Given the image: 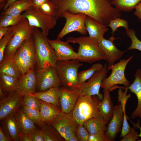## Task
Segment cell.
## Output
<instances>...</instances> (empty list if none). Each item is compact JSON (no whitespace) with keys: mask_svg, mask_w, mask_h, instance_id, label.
<instances>
[{"mask_svg":"<svg viewBox=\"0 0 141 141\" xmlns=\"http://www.w3.org/2000/svg\"><path fill=\"white\" fill-rule=\"evenodd\" d=\"M38 92L46 90L51 88L61 86L55 67H50L37 69L36 72Z\"/></svg>","mask_w":141,"mask_h":141,"instance_id":"30bf717a","label":"cell"},{"mask_svg":"<svg viewBox=\"0 0 141 141\" xmlns=\"http://www.w3.org/2000/svg\"><path fill=\"white\" fill-rule=\"evenodd\" d=\"M66 41L79 44L77 60L80 62L92 64L101 60H107L106 56L99 48L98 41L95 39L89 36L69 37Z\"/></svg>","mask_w":141,"mask_h":141,"instance_id":"7a4b0ae2","label":"cell"},{"mask_svg":"<svg viewBox=\"0 0 141 141\" xmlns=\"http://www.w3.org/2000/svg\"><path fill=\"white\" fill-rule=\"evenodd\" d=\"M49 0L54 6L57 20L65 11L82 13L107 27L111 20L121 16V12L113 7L111 0Z\"/></svg>","mask_w":141,"mask_h":141,"instance_id":"6da1fadb","label":"cell"},{"mask_svg":"<svg viewBox=\"0 0 141 141\" xmlns=\"http://www.w3.org/2000/svg\"><path fill=\"white\" fill-rule=\"evenodd\" d=\"M141 0H111V4L121 11L130 12L135 8Z\"/></svg>","mask_w":141,"mask_h":141,"instance_id":"1f68e13d","label":"cell"},{"mask_svg":"<svg viewBox=\"0 0 141 141\" xmlns=\"http://www.w3.org/2000/svg\"><path fill=\"white\" fill-rule=\"evenodd\" d=\"M116 39L112 35L109 39H105L104 37L98 41L99 48L106 57L108 67L114 64L116 61L120 60L124 53L127 51H122L116 48L113 43Z\"/></svg>","mask_w":141,"mask_h":141,"instance_id":"5bb4252c","label":"cell"},{"mask_svg":"<svg viewBox=\"0 0 141 141\" xmlns=\"http://www.w3.org/2000/svg\"><path fill=\"white\" fill-rule=\"evenodd\" d=\"M18 0H8L3 10H6L8 7L13 2ZM31 1L32 0H31Z\"/></svg>","mask_w":141,"mask_h":141,"instance_id":"11a10c76","label":"cell"},{"mask_svg":"<svg viewBox=\"0 0 141 141\" xmlns=\"http://www.w3.org/2000/svg\"><path fill=\"white\" fill-rule=\"evenodd\" d=\"M60 94V87H56L51 88L42 92H36L32 94L38 99L52 104L61 108Z\"/></svg>","mask_w":141,"mask_h":141,"instance_id":"cb8c5ba5","label":"cell"},{"mask_svg":"<svg viewBox=\"0 0 141 141\" xmlns=\"http://www.w3.org/2000/svg\"><path fill=\"white\" fill-rule=\"evenodd\" d=\"M32 141H44L42 131L37 128L29 133Z\"/></svg>","mask_w":141,"mask_h":141,"instance_id":"f6af8a7d","label":"cell"},{"mask_svg":"<svg viewBox=\"0 0 141 141\" xmlns=\"http://www.w3.org/2000/svg\"><path fill=\"white\" fill-rule=\"evenodd\" d=\"M32 6L31 0H18L12 3L1 15H8L16 16L21 14Z\"/></svg>","mask_w":141,"mask_h":141,"instance_id":"83f0119b","label":"cell"},{"mask_svg":"<svg viewBox=\"0 0 141 141\" xmlns=\"http://www.w3.org/2000/svg\"><path fill=\"white\" fill-rule=\"evenodd\" d=\"M89 141H110L108 138L105 132L103 131L94 135H90Z\"/></svg>","mask_w":141,"mask_h":141,"instance_id":"bcb514c9","label":"cell"},{"mask_svg":"<svg viewBox=\"0 0 141 141\" xmlns=\"http://www.w3.org/2000/svg\"><path fill=\"white\" fill-rule=\"evenodd\" d=\"M4 93L1 89H0V101L5 98L6 96Z\"/></svg>","mask_w":141,"mask_h":141,"instance_id":"680465c9","label":"cell"},{"mask_svg":"<svg viewBox=\"0 0 141 141\" xmlns=\"http://www.w3.org/2000/svg\"><path fill=\"white\" fill-rule=\"evenodd\" d=\"M124 119V113L121 103L114 106L112 118L107 123L105 134L110 141L114 140L121 131Z\"/></svg>","mask_w":141,"mask_h":141,"instance_id":"e0dca14e","label":"cell"},{"mask_svg":"<svg viewBox=\"0 0 141 141\" xmlns=\"http://www.w3.org/2000/svg\"><path fill=\"white\" fill-rule=\"evenodd\" d=\"M20 46L31 68H34L36 63V51L32 35L30 38L25 40Z\"/></svg>","mask_w":141,"mask_h":141,"instance_id":"4316f807","label":"cell"},{"mask_svg":"<svg viewBox=\"0 0 141 141\" xmlns=\"http://www.w3.org/2000/svg\"><path fill=\"white\" fill-rule=\"evenodd\" d=\"M24 18L22 14L16 16L8 15H1L0 27H9L16 25Z\"/></svg>","mask_w":141,"mask_h":141,"instance_id":"836d02e7","label":"cell"},{"mask_svg":"<svg viewBox=\"0 0 141 141\" xmlns=\"http://www.w3.org/2000/svg\"><path fill=\"white\" fill-rule=\"evenodd\" d=\"M77 60L67 61H58L56 68L61 86L70 90L80 87L78 71L83 64Z\"/></svg>","mask_w":141,"mask_h":141,"instance_id":"5b68a950","label":"cell"},{"mask_svg":"<svg viewBox=\"0 0 141 141\" xmlns=\"http://www.w3.org/2000/svg\"><path fill=\"white\" fill-rule=\"evenodd\" d=\"M13 35V32L10 27V30L0 40V62L4 57L6 48Z\"/></svg>","mask_w":141,"mask_h":141,"instance_id":"f35d334b","label":"cell"},{"mask_svg":"<svg viewBox=\"0 0 141 141\" xmlns=\"http://www.w3.org/2000/svg\"><path fill=\"white\" fill-rule=\"evenodd\" d=\"M128 89L123 87L122 89L120 87L118 91V103H121L123 112H125L126 103L128 99L131 96V94H127Z\"/></svg>","mask_w":141,"mask_h":141,"instance_id":"60d3db41","label":"cell"},{"mask_svg":"<svg viewBox=\"0 0 141 141\" xmlns=\"http://www.w3.org/2000/svg\"><path fill=\"white\" fill-rule=\"evenodd\" d=\"M103 91V98L99 104L98 108L100 115L108 123L112 118L114 106L111 101L110 92L104 89Z\"/></svg>","mask_w":141,"mask_h":141,"instance_id":"7402d4cb","label":"cell"},{"mask_svg":"<svg viewBox=\"0 0 141 141\" xmlns=\"http://www.w3.org/2000/svg\"><path fill=\"white\" fill-rule=\"evenodd\" d=\"M103 65L99 63L93 64L89 69L80 71L78 73L79 81L81 84L89 79L97 71L101 69Z\"/></svg>","mask_w":141,"mask_h":141,"instance_id":"e575fe53","label":"cell"},{"mask_svg":"<svg viewBox=\"0 0 141 141\" xmlns=\"http://www.w3.org/2000/svg\"><path fill=\"white\" fill-rule=\"evenodd\" d=\"M24 18L31 26L40 28L43 35L47 37L49 30L56 25L57 19L43 12L39 8L32 6L24 11Z\"/></svg>","mask_w":141,"mask_h":141,"instance_id":"ba28073f","label":"cell"},{"mask_svg":"<svg viewBox=\"0 0 141 141\" xmlns=\"http://www.w3.org/2000/svg\"><path fill=\"white\" fill-rule=\"evenodd\" d=\"M85 24L89 37L97 41L104 38L105 33L109 29L97 21L87 16Z\"/></svg>","mask_w":141,"mask_h":141,"instance_id":"44dd1931","label":"cell"},{"mask_svg":"<svg viewBox=\"0 0 141 141\" xmlns=\"http://www.w3.org/2000/svg\"><path fill=\"white\" fill-rule=\"evenodd\" d=\"M127 36L131 40V44L128 50L137 49L141 51V41L137 37L136 32L131 29L129 28L126 31Z\"/></svg>","mask_w":141,"mask_h":141,"instance_id":"74e56055","label":"cell"},{"mask_svg":"<svg viewBox=\"0 0 141 141\" xmlns=\"http://www.w3.org/2000/svg\"><path fill=\"white\" fill-rule=\"evenodd\" d=\"M19 79L0 72V89L4 93L10 94L16 91Z\"/></svg>","mask_w":141,"mask_h":141,"instance_id":"f1b7e54d","label":"cell"},{"mask_svg":"<svg viewBox=\"0 0 141 141\" xmlns=\"http://www.w3.org/2000/svg\"><path fill=\"white\" fill-rule=\"evenodd\" d=\"M39 99L42 125H50L61 113V109L52 104Z\"/></svg>","mask_w":141,"mask_h":141,"instance_id":"d6986e66","label":"cell"},{"mask_svg":"<svg viewBox=\"0 0 141 141\" xmlns=\"http://www.w3.org/2000/svg\"><path fill=\"white\" fill-rule=\"evenodd\" d=\"M21 132L29 133L37 128L35 123L19 108L14 114Z\"/></svg>","mask_w":141,"mask_h":141,"instance_id":"d4e9b609","label":"cell"},{"mask_svg":"<svg viewBox=\"0 0 141 141\" xmlns=\"http://www.w3.org/2000/svg\"><path fill=\"white\" fill-rule=\"evenodd\" d=\"M60 102L61 111L68 113L72 112L79 97L81 95V86L75 89L70 90L62 86L60 87Z\"/></svg>","mask_w":141,"mask_h":141,"instance_id":"2e32d148","label":"cell"},{"mask_svg":"<svg viewBox=\"0 0 141 141\" xmlns=\"http://www.w3.org/2000/svg\"><path fill=\"white\" fill-rule=\"evenodd\" d=\"M13 139L6 134L0 127V141H13Z\"/></svg>","mask_w":141,"mask_h":141,"instance_id":"c3c4849f","label":"cell"},{"mask_svg":"<svg viewBox=\"0 0 141 141\" xmlns=\"http://www.w3.org/2000/svg\"><path fill=\"white\" fill-rule=\"evenodd\" d=\"M8 0H0V9H3Z\"/></svg>","mask_w":141,"mask_h":141,"instance_id":"9f6ffc18","label":"cell"},{"mask_svg":"<svg viewBox=\"0 0 141 141\" xmlns=\"http://www.w3.org/2000/svg\"><path fill=\"white\" fill-rule=\"evenodd\" d=\"M134 76L135 79L129 87H124L129 89L131 92L134 94L137 99V106L132 114L131 118L133 119L137 118L141 119V69H138Z\"/></svg>","mask_w":141,"mask_h":141,"instance_id":"ffe728a7","label":"cell"},{"mask_svg":"<svg viewBox=\"0 0 141 141\" xmlns=\"http://www.w3.org/2000/svg\"><path fill=\"white\" fill-rule=\"evenodd\" d=\"M36 51L37 69L50 67H55L58 61L54 50L38 28L35 27L32 34Z\"/></svg>","mask_w":141,"mask_h":141,"instance_id":"3957f363","label":"cell"},{"mask_svg":"<svg viewBox=\"0 0 141 141\" xmlns=\"http://www.w3.org/2000/svg\"><path fill=\"white\" fill-rule=\"evenodd\" d=\"M139 21L141 22V20H140Z\"/></svg>","mask_w":141,"mask_h":141,"instance_id":"91938a15","label":"cell"},{"mask_svg":"<svg viewBox=\"0 0 141 141\" xmlns=\"http://www.w3.org/2000/svg\"><path fill=\"white\" fill-rule=\"evenodd\" d=\"M0 72L19 79L22 75L12 60L5 56L0 62Z\"/></svg>","mask_w":141,"mask_h":141,"instance_id":"f546056e","label":"cell"},{"mask_svg":"<svg viewBox=\"0 0 141 141\" xmlns=\"http://www.w3.org/2000/svg\"><path fill=\"white\" fill-rule=\"evenodd\" d=\"M23 97V96L16 91L0 101L1 120L14 114L22 105Z\"/></svg>","mask_w":141,"mask_h":141,"instance_id":"4fadbf2b","label":"cell"},{"mask_svg":"<svg viewBox=\"0 0 141 141\" xmlns=\"http://www.w3.org/2000/svg\"><path fill=\"white\" fill-rule=\"evenodd\" d=\"M22 109L25 114L35 124L41 126L42 123L39 111L25 106H23Z\"/></svg>","mask_w":141,"mask_h":141,"instance_id":"8d00e7d4","label":"cell"},{"mask_svg":"<svg viewBox=\"0 0 141 141\" xmlns=\"http://www.w3.org/2000/svg\"><path fill=\"white\" fill-rule=\"evenodd\" d=\"M10 27L13 32L14 35L5 48L4 56L12 60L22 43L32 35L35 27L31 26L25 18L17 24Z\"/></svg>","mask_w":141,"mask_h":141,"instance_id":"8992f818","label":"cell"},{"mask_svg":"<svg viewBox=\"0 0 141 141\" xmlns=\"http://www.w3.org/2000/svg\"><path fill=\"white\" fill-rule=\"evenodd\" d=\"M131 127L129 125L126 115H124V119L120 137L122 138L128 132Z\"/></svg>","mask_w":141,"mask_h":141,"instance_id":"7dc6e473","label":"cell"},{"mask_svg":"<svg viewBox=\"0 0 141 141\" xmlns=\"http://www.w3.org/2000/svg\"><path fill=\"white\" fill-rule=\"evenodd\" d=\"M87 16L82 13L72 14L65 11L60 18H64L65 25L57 36V38L61 39L65 35L74 31H77L83 35H86L87 31L85 24Z\"/></svg>","mask_w":141,"mask_h":141,"instance_id":"9c48e42d","label":"cell"},{"mask_svg":"<svg viewBox=\"0 0 141 141\" xmlns=\"http://www.w3.org/2000/svg\"><path fill=\"white\" fill-rule=\"evenodd\" d=\"M10 29L9 27H0V40Z\"/></svg>","mask_w":141,"mask_h":141,"instance_id":"f5cc1de1","label":"cell"},{"mask_svg":"<svg viewBox=\"0 0 141 141\" xmlns=\"http://www.w3.org/2000/svg\"><path fill=\"white\" fill-rule=\"evenodd\" d=\"M108 64L105 63L102 68L96 72L86 82L81 84V95L91 96L96 95L102 100L103 95L99 92L102 81L107 77L108 70Z\"/></svg>","mask_w":141,"mask_h":141,"instance_id":"8fae6325","label":"cell"},{"mask_svg":"<svg viewBox=\"0 0 141 141\" xmlns=\"http://www.w3.org/2000/svg\"><path fill=\"white\" fill-rule=\"evenodd\" d=\"M48 41L54 50L58 61H67L77 60L78 55L69 43L61 39L50 40Z\"/></svg>","mask_w":141,"mask_h":141,"instance_id":"9a60e30c","label":"cell"},{"mask_svg":"<svg viewBox=\"0 0 141 141\" xmlns=\"http://www.w3.org/2000/svg\"><path fill=\"white\" fill-rule=\"evenodd\" d=\"M44 141H64V139L50 125L41 126Z\"/></svg>","mask_w":141,"mask_h":141,"instance_id":"d6a6232c","label":"cell"},{"mask_svg":"<svg viewBox=\"0 0 141 141\" xmlns=\"http://www.w3.org/2000/svg\"><path fill=\"white\" fill-rule=\"evenodd\" d=\"M75 134L78 141H89L90 135L84 125L80 124L77 125Z\"/></svg>","mask_w":141,"mask_h":141,"instance_id":"b9f144b4","label":"cell"},{"mask_svg":"<svg viewBox=\"0 0 141 141\" xmlns=\"http://www.w3.org/2000/svg\"><path fill=\"white\" fill-rule=\"evenodd\" d=\"M139 134L134 128L131 127L128 133L120 140V141H136L139 140Z\"/></svg>","mask_w":141,"mask_h":141,"instance_id":"ee69618b","label":"cell"},{"mask_svg":"<svg viewBox=\"0 0 141 141\" xmlns=\"http://www.w3.org/2000/svg\"><path fill=\"white\" fill-rule=\"evenodd\" d=\"M12 60L22 74L27 72L31 68L20 46L16 50Z\"/></svg>","mask_w":141,"mask_h":141,"instance_id":"4dcf8cb0","label":"cell"},{"mask_svg":"<svg viewBox=\"0 0 141 141\" xmlns=\"http://www.w3.org/2000/svg\"><path fill=\"white\" fill-rule=\"evenodd\" d=\"M107 123L99 115L85 121L83 125L90 135H93L106 131Z\"/></svg>","mask_w":141,"mask_h":141,"instance_id":"484cf974","label":"cell"},{"mask_svg":"<svg viewBox=\"0 0 141 141\" xmlns=\"http://www.w3.org/2000/svg\"><path fill=\"white\" fill-rule=\"evenodd\" d=\"M132 123L133 124V126L134 127V128H136L137 129H139L140 133L139 134V137L141 138V127L140 126V121L139 120L136 124H135L132 122ZM140 141H141L140 140Z\"/></svg>","mask_w":141,"mask_h":141,"instance_id":"db71d44e","label":"cell"},{"mask_svg":"<svg viewBox=\"0 0 141 141\" xmlns=\"http://www.w3.org/2000/svg\"><path fill=\"white\" fill-rule=\"evenodd\" d=\"M133 58V56H131L127 59L120 60L118 62L108 67V70H111V72L103 81L101 87L110 92L115 89L118 84L123 85L125 87H129L130 82L126 77L125 72L127 65Z\"/></svg>","mask_w":141,"mask_h":141,"instance_id":"52a82bcc","label":"cell"},{"mask_svg":"<svg viewBox=\"0 0 141 141\" xmlns=\"http://www.w3.org/2000/svg\"><path fill=\"white\" fill-rule=\"evenodd\" d=\"M22 105L39 111V99L32 94H27L23 96Z\"/></svg>","mask_w":141,"mask_h":141,"instance_id":"d590c367","label":"cell"},{"mask_svg":"<svg viewBox=\"0 0 141 141\" xmlns=\"http://www.w3.org/2000/svg\"><path fill=\"white\" fill-rule=\"evenodd\" d=\"M39 8L45 14L52 17H55L54 6L49 0H48L44 3Z\"/></svg>","mask_w":141,"mask_h":141,"instance_id":"7bdbcfd3","label":"cell"},{"mask_svg":"<svg viewBox=\"0 0 141 141\" xmlns=\"http://www.w3.org/2000/svg\"><path fill=\"white\" fill-rule=\"evenodd\" d=\"M19 141H32L29 133L20 132L19 138Z\"/></svg>","mask_w":141,"mask_h":141,"instance_id":"681fc988","label":"cell"},{"mask_svg":"<svg viewBox=\"0 0 141 141\" xmlns=\"http://www.w3.org/2000/svg\"><path fill=\"white\" fill-rule=\"evenodd\" d=\"M37 85L36 72L34 68H31L22 74L19 79L16 91L23 96L27 94H33L36 92Z\"/></svg>","mask_w":141,"mask_h":141,"instance_id":"ac0fdd59","label":"cell"},{"mask_svg":"<svg viewBox=\"0 0 141 141\" xmlns=\"http://www.w3.org/2000/svg\"><path fill=\"white\" fill-rule=\"evenodd\" d=\"M135 9L136 10L134 13V15L138 19H141V2L136 6Z\"/></svg>","mask_w":141,"mask_h":141,"instance_id":"f907efd6","label":"cell"},{"mask_svg":"<svg viewBox=\"0 0 141 141\" xmlns=\"http://www.w3.org/2000/svg\"><path fill=\"white\" fill-rule=\"evenodd\" d=\"M66 141H78V140L76 134H75L68 139Z\"/></svg>","mask_w":141,"mask_h":141,"instance_id":"6f0895ef","label":"cell"},{"mask_svg":"<svg viewBox=\"0 0 141 141\" xmlns=\"http://www.w3.org/2000/svg\"><path fill=\"white\" fill-rule=\"evenodd\" d=\"M101 101L96 95H80L72 111L78 124L83 125L87 120L100 115L98 106Z\"/></svg>","mask_w":141,"mask_h":141,"instance_id":"277c9868","label":"cell"},{"mask_svg":"<svg viewBox=\"0 0 141 141\" xmlns=\"http://www.w3.org/2000/svg\"><path fill=\"white\" fill-rule=\"evenodd\" d=\"M78 124L74 118L72 112H62L59 116L51 124L64 139L65 141L75 134Z\"/></svg>","mask_w":141,"mask_h":141,"instance_id":"7c38bea8","label":"cell"},{"mask_svg":"<svg viewBox=\"0 0 141 141\" xmlns=\"http://www.w3.org/2000/svg\"><path fill=\"white\" fill-rule=\"evenodd\" d=\"M1 121L0 126L4 132L12 138L14 141H19L20 132L14 114Z\"/></svg>","mask_w":141,"mask_h":141,"instance_id":"603a6c76","label":"cell"},{"mask_svg":"<svg viewBox=\"0 0 141 141\" xmlns=\"http://www.w3.org/2000/svg\"><path fill=\"white\" fill-rule=\"evenodd\" d=\"M48 0H32V6L39 8L44 3Z\"/></svg>","mask_w":141,"mask_h":141,"instance_id":"816d5d0a","label":"cell"},{"mask_svg":"<svg viewBox=\"0 0 141 141\" xmlns=\"http://www.w3.org/2000/svg\"><path fill=\"white\" fill-rule=\"evenodd\" d=\"M107 26L109 27L111 29L112 35L117 28L120 27H124L126 31L128 30L129 26L128 22L125 20L122 19L120 17L116 18L111 20Z\"/></svg>","mask_w":141,"mask_h":141,"instance_id":"ab89813d","label":"cell"}]
</instances>
